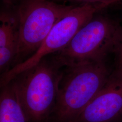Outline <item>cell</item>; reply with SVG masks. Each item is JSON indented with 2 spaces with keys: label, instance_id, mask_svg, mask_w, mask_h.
<instances>
[{
  "label": "cell",
  "instance_id": "cell-7",
  "mask_svg": "<svg viewBox=\"0 0 122 122\" xmlns=\"http://www.w3.org/2000/svg\"><path fill=\"white\" fill-rule=\"evenodd\" d=\"M0 122H28L11 82L1 87Z\"/></svg>",
  "mask_w": 122,
  "mask_h": 122
},
{
  "label": "cell",
  "instance_id": "cell-6",
  "mask_svg": "<svg viewBox=\"0 0 122 122\" xmlns=\"http://www.w3.org/2000/svg\"><path fill=\"white\" fill-rule=\"evenodd\" d=\"M122 116V70L116 68L73 122H111Z\"/></svg>",
  "mask_w": 122,
  "mask_h": 122
},
{
  "label": "cell",
  "instance_id": "cell-9",
  "mask_svg": "<svg viewBox=\"0 0 122 122\" xmlns=\"http://www.w3.org/2000/svg\"><path fill=\"white\" fill-rule=\"evenodd\" d=\"M61 1H67L70 2H75L84 4H100L104 5L107 7L111 5L121 2L122 0H58Z\"/></svg>",
  "mask_w": 122,
  "mask_h": 122
},
{
  "label": "cell",
  "instance_id": "cell-8",
  "mask_svg": "<svg viewBox=\"0 0 122 122\" xmlns=\"http://www.w3.org/2000/svg\"><path fill=\"white\" fill-rule=\"evenodd\" d=\"M0 22V51L17 54L19 23L16 10L1 11Z\"/></svg>",
  "mask_w": 122,
  "mask_h": 122
},
{
  "label": "cell",
  "instance_id": "cell-2",
  "mask_svg": "<svg viewBox=\"0 0 122 122\" xmlns=\"http://www.w3.org/2000/svg\"><path fill=\"white\" fill-rule=\"evenodd\" d=\"M63 67L45 57L11 81L29 122H42L53 110Z\"/></svg>",
  "mask_w": 122,
  "mask_h": 122
},
{
  "label": "cell",
  "instance_id": "cell-4",
  "mask_svg": "<svg viewBox=\"0 0 122 122\" xmlns=\"http://www.w3.org/2000/svg\"><path fill=\"white\" fill-rule=\"evenodd\" d=\"M74 7L48 0H22L16 10L19 23L16 64L35 53L53 27Z\"/></svg>",
  "mask_w": 122,
  "mask_h": 122
},
{
  "label": "cell",
  "instance_id": "cell-11",
  "mask_svg": "<svg viewBox=\"0 0 122 122\" xmlns=\"http://www.w3.org/2000/svg\"><path fill=\"white\" fill-rule=\"evenodd\" d=\"M5 4L8 5H12L14 4L15 2L20 0V1L22 0H1Z\"/></svg>",
  "mask_w": 122,
  "mask_h": 122
},
{
  "label": "cell",
  "instance_id": "cell-3",
  "mask_svg": "<svg viewBox=\"0 0 122 122\" xmlns=\"http://www.w3.org/2000/svg\"><path fill=\"white\" fill-rule=\"evenodd\" d=\"M122 34L118 20L107 15H95L66 47L52 56L62 67L105 61L114 53Z\"/></svg>",
  "mask_w": 122,
  "mask_h": 122
},
{
  "label": "cell",
  "instance_id": "cell-10",
  "mask_svg": "<svg viewBox=\"0 0 122 122\" xmlns=\"http://www.w3.org/2000/svg\"><path fill=\"white\" fill-rule=\"evenodd\" d=\"M116 68L122 70V34L115 49Z\"/></svg>",
  "mask_w": 122,
  "mask_h": 122
},
{
  "label": "cell",
  "instance_id": "cell-1",
  "mask_svg": "<svg viewBox=\"0 0 122 122\" xmlns=\"http://www.w3.org/2000/svg\"><path fill=\"white\" fill-rule=\"evenodd\" d=\"M64 67L53 111L58 121L73 122L100 91L110 73L105 60Z\"/></svg>",
  "mask_w": 122,
  "mask_h": 122
},
{
  "label": "cell",
  "instance_id": "cell-5",
  "mask_svg": "<svg viewBox=\"0 0 122 122\" xmlns=\"http://www.w3.org/2000/svg\"><path fill=\"white\" fill-rule=\"evenodd\" d=\"M106 7L104 5L100 4H84L74 6L53 27L35 53L2 74L0 87L7 85L19 75L35 66L45 57L64 48L96 13Z\"/></svg>",
  "mask_w": 122,
  "mask_h": 122
}]
</instances>
